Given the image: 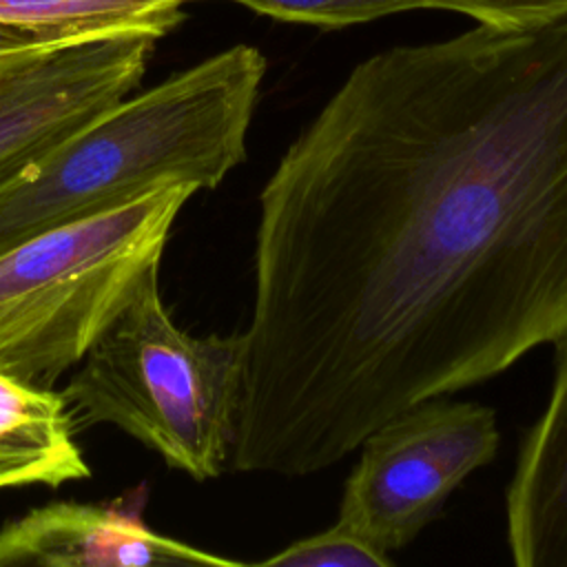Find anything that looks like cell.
Masks as SVG:
<instances>
[{
	"label": "cell",
	"mask_w": 567,
	"mask_h": 567,
	"mask_svg": "<svg viewBox=\"0 0 567 567\" xmlns=\"http://www.w3.org/2000/svg\"><path fill=\"white\" fill-rule=\"evenodd\" d=\"M567 330V18L361 60L259 193L230 472L301 478Z\"/></svg>",
	"instance_id": "1"
},
{
	"label": "cell",
	"mask_w": 567,
	"mask_h": 567,
	"mask_svg": "<svg viewBox=\"0 0 567 567\" xmlns=\"http://www.w3.org/2000/svg\"><path fill=\"white\" fill-rule=\"evenodd\" d=\"M264 75L235 44L113 102L0 184V250L166 182L217 188L246 159Z\"/></svg>",
	"instance_id": "2"
},
{
	"label": "cell",
	"mask_w": 567,
	"mask_h": 567,
	"mask_svg": "<svg viewBox=\"0 0 567 567\" xmlns=\"http://www.w3.org/2000/svg\"><path fill=\"white\" fill-rule=\"evenodd\" d=\"M197 190L166 182L0 250V370L49 388L75 368L159 266Z\"/></svg>",
	"instance_id": "3"
},
{
	"label": "cell",
	"mask_w": 567,
	"mask_h": 567,
	"mask_svg": "<svg viewBox=\"0 0 567 567\" xmlns=\"http://www.w3.org/2000/svg\"><path fill=\"white\" fill-rule=\"evenodd\" d=\"M244 334L177 328L153 268L62 390L75 425L109 423L195 481L228 470Z\"/></svg>",
	"instance_id": "4"
},
{
	"label": "cell",
	"mask_w": 567,
	"mask_h": 567,
	"mask_svg": "<svg viewBox=\"0 0 567 567\" xmlns=\"http://www.w3.org/2000/svg\"><path fill=\"white\" fill-rule=\"evenodd\" d=\"M498 445L492 408L443 396L416 403L363 436L337 520L385 554L403 549Z\"/></svg>",
	"instance_id": "5"
},
{
	"label": "cell",
	"mask_w": 567,
	"mask_h": 567,
	"mask_svg": "<svg viewBox=\"0 0 567 567\" xmlns=\"http://www.w3.org/2000/svg\"><path fill=\"white\" fill-rule=\"evenodd\" d=\"M159 38L113 33L64 42L0 69V184L66 133L126 97Z\"/></svg>",
	"instance_id": "6"
},
{
	"label": "cell",
	"mask_w": 567,
	"mask_h": 567,
	"mask_svg": "<svg viewBox=\"0 0 567 567\" xmlns=\"http://www.w3.org/2000/svg\"><path fill=\"white\" fill-rule=\"evenodd\" d=\"M235 567L210 554L151 529L142 516L117 503L55 501L0 527V567Z\"/></svg>",
	"instance_id": "7"
},
{
	"label": "cell",
	"mask_w": 567,
	"mask_h": 567,
	"mask_svg": "<svg viewBox=\"0 0 567 567\" xmlns=\"http://www.w3.org/2000/svg\"><path fill=\"white\" fill-rule=\"evenodd\" d=\"M551 346V392L518 445L505 494L507 549L518 567H567V330Z\"/></svg>",
	"instance_id": "8"
},
{
	"label": "cell",
	"mask_w": 567,
	"mask_h": 567,
	"mask_svg": "<svg viewBox=\"0 0 567 567\" xmlns=\"http://www.w3.org/2000/svg\"><path fill=\"white\" fill-rule=\"evenodd\" d=\"M89 476L64 394L0 370V489Z\"/></svg>",
	"instance_id": "9"
},
{
	"label": "cell",
	"mask_w": 567,
	"mask_h": 567,
	"mask_svg": "<svg viewBox=\"0 0 567 567\" xmlns=\"http://www.w3.org/2000/svg\"><path fill=\"white\" fill-rule=\"evenodd\" d=\"M193 0H0V24L62 44L113 33L166 35Z\"/></svg>",
	"instance_id": "10"
},
{
	"label": "cell",
	"mask_w": 567,
	"mask_h": 567,
	"mask_svg": "<svg viewBox=\"0 0 567 567\" xmlns=\"http://www.w3.org/2000/svg\"><path fill=\"white\" fill-rule=\"evenodd\" d=\"M257 13L284 22L343 29L390 13L430 9V0H235Z\"/></svg>",
	"instance_id": "11"
},
{
	"label": "cell",
	"mask_w": 567,
	"mask_h": 567,
	"mask_svg": "<svg viewBox=\"0 0 567 567\" xmlns=\"http://www.w3.org/2000/svg\"><path fill=\"white\" fill-rule=\"evenodd\" d=\"M257 565L277 567H392L394 560L339 520L312 536L290 543Z\"/></svg>",
	"instance_id": "12"
},
{
	"label": "cell",
	"mask_w": 567,
	"mask_h": 567,
	"mask_svg": "<svg viewBox=\"0 0 567 567\" xmlns=\"http://www.w3.org/2000/svg\"><path fill=\"white\" fill-rule=\"evenodd\" d=\"M430 9L463 13L501 31L536 29L567 18V0H430Z\"/></svg>",
	"instance_id": "13"
},
{
	"label": "cell",
	"mask_w": 567,
	"mask_h": 567,
	"mask_svg": "<svg viewBox=\"0 0 567 567\" xmlns=\"http://www.w3.org/2000/svg\"><path fill=\"white\" fill-rule=\"evenodd\" d=\"M51 47H58V44L47 42L40 35H33V33H27V31L0 24V69L9 66L13 62L27 60V58H31L35 53H42V51H47Z\"/></svg>",
	"instance_id": "14"
}]
</instances>
